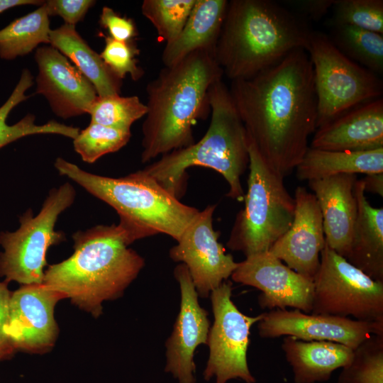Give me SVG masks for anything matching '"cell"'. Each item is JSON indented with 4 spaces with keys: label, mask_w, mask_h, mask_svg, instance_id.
<instances>
[{
    "label": "cell",
    "mask_w": 383,
    "mask_h": 383,
    "mask_svg": "<svg viewBox=\"0 0 383 383\" xmlns=\"http://www.w3.org/2000/svg\"><path fill=\"white\" fill-rule=\"evenodd\" d=\"M230 94L249 140L283 177L301 162L317 127L313 69L303 48L247 79L233 80Z\"/></svg>",
    "instance_id": "1"
},
{
    "label": "cell",
    "mask_w": 383,
    "mask_h": 383,
    "mask_svg": "<svg viewBox=\"0 0 383 383\" xmlns=\"http://www.w3.org/2000/svg\"><path fill=\"white\" fill-rule=\"evenodd\" d=\"M223 76L213 52L201 50L164 67L148 84L143 163L195 143L193 126L211 111L209 89Z\"/></svg>",
    "instance_id": "2"
},
{
    "label": "cell",
    "mask_w": 383,
    "mask_h": 383,
    "mask_svg": "<svg viewBox=\"0 0 383 383\" xmlns=\"http://www.w3.org/2000/svg\"><path fill=\"white\" fill-rule=\"evenodd\" d=\"M306 20L272 0L228 1L213 57L231 81L250 78L306 50Z\"/></svg>",
    "instance_id": "3"
},
{
    "label": "cell",
    "mask_w": 383,
    "mask_h": 383,
    "mask_svg": "<svg viewBox=\"0 0 383 383\" xmlns=\"http://www.w3.org/2000/svg\"><path fill=\"white\" fill-rule=\"evenodd\" d=\"M74 252L45 271L43 284L81 309L99 317L102 304L121 296L145 260L119 225H99L73 236Z\"/></svg>",
    "instance_id": "4"
},
{
    "label": "cell",
    "mask_w": 383,
    "mask_h": 383,
    "mask_svg": "<svg viewBox=\"0 0 383 383\" xmlns=\"http://www.w3.org/2000/svg\"><path fill=\"white\" fill-rule=\"evenodd\" d=\"M211 121L204 135L194 144L162 155L142 170L175 198L187 189V170L193 166L211 168L228 182L227 196L244 199L241 177L249 165V140L229 88L222 79L209 89Z\"/></svg>",
    "instance_id": "5"
},
{
    "label": "cell",
    "mask_w": 383,
    "mask_h": 383,
    "mask_svg": "<svg viewBox=\"0 0 383 383\" xmlns=\"http://www.w3.org/2000/svg\"><path fill=\"white\" fill-rule=\"evenodd\" d=\"M66 176L113 208L130 241L163 233L177 241L199 210L182 203L142 170L123 177L101 176L57 157L54 163Z\"/></svg>",
    "instance_id": "6"
},
{
    "label": "cell",
    "mask_w": 383,
    "mask_h": 383,
    "mask_svg": "<svg viewBox=\"0 0 383 383\" xmlns=\"http://www.w3.org/2000/svg\"><path fill=\"white\" fill-rule=\"evenodd\" d=\"M248 151L245 206L237 213L227 241L229 249L245 257L269 251L291 226L295 210L284 177L268 165L250 140Z\"/></svg>",
    "instance_id": "7"
},
{
    "label": "cell",
    "mask_w": 383,
    "mask_h": 383,
    "mask_svg": "<svg viewBox=\"0 0 383 383\" xmlns=\"http://www.w3.org/2000/svg\"><path fill=\"white\" fill-rule=\"evenodd\" d=\"M76 192L66 182L49 192L40 212L31 209L19 218L20 226L13 232L0 233V277L23 285L43 283L49 248L65 240L64 234L55 229L58 216L74 202Z\"/></svg>",
    "instance_id": "8"
},
{
    "label": "cell",
    "mask_w": 383,
    "mask_h": 383,
    "mask_svg": "<svg viewBox=\"0 0 383 383\" xmlns=\"http://www.w3.org/2000/svg\"><path fill=\"white\" fill-rule=\"evenodd\" d=\"M306 50L313 69L317 128L382 94L379 76L344 55L328 35L312 30Z\"/></svg>",
    "instance_id": "9"
},
{
    "label": "cell",
    "mask_w": 383,
    "mask_h": 383,
    "mask_svg": "<svg viewBox=\"0 0 383 383\" xmlns=\"http://www.w3.org/2000/svg\"><path fill=\"white\" fill-rule=\"evenodd\" d=\"M313 285L311 313L383 323V282L370 278L326 243Z\"/></svg>",
    "instance_id": "10"
},
{
    "label": "cell",
    "mask_w": 383,
    "mask_h": 383,
    "mask_svg": "<svg viewBox=\"0 0 383 383\" xmlns=\"http://www.w3.org/2000/svg\"><path fill=\"white\" fill-rule=\"evenodd\" d=\"M232 284L225 281L210 294L214 320L207 339L209 355L204 378L209 381L215 377V383L234 379L255 383L248 365L247 351L251 327L262 313H243L232 301Z\"/></svg>",
    "instance_id": "11"
},
{
    "label": "cell",
    "mask_w": 383,
    "mask_h": 383,
    "mask_svg": "<svg viewBox=\"0 0 383 383\" xmlns=\"http://www.w3.org/2000/svg\"><path fill=\"white\" fill-rule=\"evenodd\" d=\"M216 208V205H209L199 211L169 251L173 261L187 266L196 291L202 298L208 297L227 280L238 265L218 242L219 232L213 227Z\"/></svg>",
    "instance_id": "12"
},
{
    "label": "cell",
    "mask_w": 383,
    "mask_h": 383,
    "mask_svg": "<svg viewBox=\"0 0 383 383\" xmlns=\"http://www.w3.org/2000/svg\"><path fill=\"white\" fill-rule=\"evenodd\" d=\"M62 299L43 283L23 285L12 292L4 333L13 352L43 353L54 345L59 333L55 308Z\"/></svg>",
    "instance_id": "13"
},
{
    "label": "cell",
    "mask_w": 383,
    "mask_h": 383,
    "mask_svg": "<svg viewBox=\"0 0 383 383\" xmlns=\"http://www.w3.org/2000/svg\"><path fill=\"white\" fill-rule=\"evenodd\" d=\"M231 277L236 283L260 290L258 301L263 309L291 307L311 313L313 280L290 269L270 251L245 257Z\"/></svg>",
    "instance_id": "14"
},
{
    "label": "cell",
    "mask_w": 383,
    "mask_h": 383,
    "mask_svg": "<svg viewBox=\"0 0 383 383\" xmlns=\"http://www.w3.org/2000/svg\"><path fill=\"white\" fill-rule=\"evenodd\" d=\"M265 338L292 336L304 341H331L353 350L372 335H383V323L366 322L300 310L274 309L263 313L257 325Z\"/></svg>",
    "instance_id": "15"
},
{
    "label": "cell",
    "mask_w": 383,
    "mask_h": 383,
    "mask_svg": "<svg viewBox=\"0 0 383 383\" xmlns=\"http://www.w3.org/2000/svg\"><path fill=\"white\" fill-rule=\"evenodd\" d=\"M174 276L179 285L181 303L172 333L166 342L165 371L179 383H195L194 352L199 345L207 343L211 323L207 311L199 304L187 266L178 265Z\"/></svg>",
    "instance_id": "16"
},
{
    "label": "cell",
    "mask_w": 383,
    "mask_h": 383,
    "mask_svg": "<svg viewBox=\"0 0 383 383\" xmlns=\"http://www.w3.org/2000/svg\"><path fill=\"white\" fill-rule=\"evenodd\" d=\"M35 60L36 93L45 97L53 113L64 119L89 113L98 97L96 91L65 56L45 45L36 50Z\"/></svg>",
    "instance_id": "17"
},
{
    "label": "cell",
    "mask_w": 383,
    "mask_h": 383,
    "mask_svg": "<svg viewBox=\"0 0 383 383\" xmlns=\"http://www.w3.org/2000/svg\"><path fill=\"white\" fill-rule=\"evenodd\" d=\"M295 210L289 228L269 251L295 272L313 280L326 240L315 195L303 187L294 193Z\"/></svg>",
    "instance_id": "18"
},
{
    "label": "cell",
    "mask_w": 383,
    "mask_h": 383,
    "mask_svg": "<svg viewBox=\"0 0 383 383\" xmlns=\"http://www.w3.org/2000/svg\"><path fill=\"white\" fill-rule=\"evenodd\" d=\"M310 148L362 152L383 148V99L363 103L318 128Z\"/></svg>",
    "instance_id": "19"
},
{
    "label": "cell",
    "mask_w": 383,
    "mask_h": 383,
    "mask_svg": "<svg viewBox=\"0 0 383 383\" xmlns=\"http://www.w3.org/2000/svg\"><path fill=\"white\" fill-rule=\"evenodd\" d=\"M356 181V174H342L308 182L321 213L326 243L345 258L357 214Z\"/></svg>",
    "instance_id": "20"
},
{
    "label": "cell",
    "mask_w": 383,
    "mask_h": 383,
    "mask_svg": "<svg viewBox=\"0 0 383 383\" xmlns=\"http://www.w3.org/2000/svg\"><path fill=\"white\" fill-rule=\"evenodd\" d=\"M354 191L357 214L345 259L372 279L383 282V209L369 203L361 179H357Z\"/></svg>",
    "instance_id": "21"
},
{
    "label": "cell",
    "mask_w": 383,
    "mask_h": 383,
    "mask_svg": "<svg viewBox=\"0 0 383 383\" xmlns=\"http://www.w3.org/2000/svg\"><path fill=\"white\" fill-rule=\"evenodd\" d=\"M282 349L292 367L294 383L328 381L333 372L348 365L354 350L331 341H304L292 336L284 338Z\"/></svg>",
    "instance_id": "22"
},
{
    "label": "cell",
    "mask_w": 383,
    "mask_h": 383,
    "mask_svg": "<svg viewBox=\"0 0 383 383\" xmlns=\"http://www.w3.org/2000/svg\"><path fill=\"white\" fill-rule=\"evenodd\" d=\"M228 3L227 0H196L179 35L165 44L161 58L164 67L172 66L201 50L213 55Z\"/></svg>",
    "instance_id": "23"
},
{
    "label": "cell",
    "mask_w": 383,
    "mask_h": 383,
    "mask_svg": "<svg viewBox=\"0 0 383 383\" xmlns=\"http://www.w3.org/2000/svg\"><path fill=\"white\" fill-rule=\"evenodd\" d=\"M50 44L65 56L91 83L97 95L120 94L122 81L104 63L100 55L81 37L75 26L64 24L50 30Z\"/></svg>",
    "instance_id": "24"
},
{
    "label": "cell",
    "mask_w": 383,
    "mask_h": 383,
    "mask_svg": "<svg viewBox=\"0 0 383 383\" xmlns=\"http://www.w3.org/2000/svg\"><path fill=\"white\" fill-rule=\"evenodd\" d=\"M301 181H312L342 174L383 172V148L350 152L330 151L309 148L296 167Z\"/></svg>",
    "instance_id": "25"
},
{
    "label": "cell",
    "mask_w": 383,
    "mask_h": 383,
    "mask_svg": "<svg viewBox=\"0 0 383 383\" xmlns=\"http://www.w3.org/2000/svg\"><path fill=\"white\" fill-rule=\"evenodd\" d=\"M33 84V77L28 69H24L9 97L0 106V148L23 137L35 134H57L74 139L79 133V128L70 126L56 121L43 125L35 123L34 115L28 114L17 123L9 125L6 119L18 104L28 98L27 90Z\"/></svg>",
    "instance_id": "26"
},
{
    "label": "cell",
    "mask_w": 383,
    "mask_h": 383,
    "mask_svg": "<svg viewBox=\"0 0 383 383\" xmlns=\"http://www.w3.org/2000/svg\"><path fill=\"white\" fill-rule=\"evenodd\" d=\"M50 20L44 3L0 30V57L12 60L31 52L40 44H50Z\"/></svg>",
    "instance_id": "27"
},
{
    "label": "cell",
    "mask_w": 383,
    "mask_h": 383,
    "mask_svg": "<svg viewBox=\"0 0 383 383\" xmlns=\"http://www.w3.org/2000/svg\"><path fill=\"white\" fill-rule=\"evenodd\" d=\"M328 35L347 57L377 75L383 73V35L350 25H329Z\"/></svg>",
    "instance_id": "28"
},
{
    "label": "cell",
    "mask_w": 383,
    "mask_h": 383,
    "mask_svg": "<svg viewBox=\"0 0 383 383\" xmlns=\"http://www.w3.org/2000/svg\"><path fill=\"white\" fill-rule=\"evenodd\" d=\"M336 383H383V335H372L354 350Z\"/></svg>",
    "instance_id": "29"
},
{
    "label": "cell",
    "mask_w": 383,
    "mask_h": 383,
    "mask_svg": "<svg viewBox=\"0 0 383 383\" xmlns=\"http://www.w3.org/2000/svg\"><path fill=\"white\" fill-rule=\"evenodd\" d=\"M196 0H144L143 15L152 24L158 40L173 41L184 26Z\"/></svg>",
    "instance_id": "30"
},
{
    "label": "cell",
    "mask_w": 383,
    "mask_h": 383,
    "mask_svg": "<svg viewBox=\"0 0 383 383\" xmlns=\"http://www.w3.org/2000/svg\"><path fill=\"white\" fill-rule=\"evenodd\" d=\"M147 106L137 96L120 94L98 96L89 114L91 122L118 129L131 130L132 124L145 116Z\"/></svg>",
    "instance_id": "31"
},
{
    "label": "cell",
    "mask_w": 383,
    "mask_h": 383,
    "mask_svg": "<svg viewBox=\"0 0 383 383\" xmlns=\"http://www.w3.org/2000/svg\"><path fill=\"white\" fill-rule=\"evenodd\" d=\"M131 136V130L118 129L91 122L73 139L74 150L88 163L125 146Z\"/></svg>",
    "instance_id": "32"
},
{
    "label": "cell",
    "mask_w": 383,
    "mask_h": 383,
    "mask_svg": "<svg viewBox=\"0 0 383 383\" xmlns=\"http://www.w3.org/2000/svg\"><path fill=\"white\" fill-rule=\"evenodd\" d=\"M329 25H350L383 35L382 0H335Z\"/></svg>",
    "instance_id": "33"
},
{
    "label": "cell",
    "mask_w": 383,
    "mask_h": 383,
    "mask_svg": "<svg viewBox=\"0 0 383 383\" xmlns=\"http://www.w3.org/2000/svg\"><path fill=\"white\" fill-rule=\"evenodd\" d=\"M140 50L134 41L122 42L113 39L110 36L105 38V45L100 57L119 79L125 78L128 74L133 80L140 79L143 70L138 65L136 56Z\"/></svg>",
    "instance_id": "34"
},
{
    "label": "cell",
    "mask_w": 383,
    "mask_h": 383,
    "mask_svg": "<svg viewBox=\"0 0 383 383\" xmlns=\"http://www.w3.org/2000/svg\"><path fill=\"white\" fill-rule=\"evenodd\" d=\"M99 23L108 30L109 36L116 40L132 41L138 34L133 19L121 16L108 6L102 8Z\"/></svg>",
    "instance_id": "35"
},
{
    "label": "cell",
    "mask_w": 383,
    "mask_h": 383,
    "mask_svg": "<svg viewBox=\"0 0 383 383\" xmlns=\"http://www.w3.org/2000/svg\"><path fill=\"white\" fill-rule=\"evenodd\" d=\"M95 3L93 0H48L45 5L49 16H59L65 24L75 26Z\"/></svg>",
    "instance_id": "36"
},
{
    "label": "cell",
    "mask_w": 383,
    "mask_h": 383,
    "mask_svg": "<svg viewBox=\"0 0 383 383\" xmlns=\"http://www.w3.org/2000/svg\"><path fill=\"white\" fill-rule=\"evenodd\" d=\"M334 2L335 0H285L281 4L306 21H318Z\"/></svg>",
    "instance_id": "37"
},
{
    "label": "cell",
    "mask_w": 383,
    "mask_h": 383,
    "mask_svg": "<svg viewBox=\"0 0 383 383\" xmlns=\"http://www.w3.org/2000/svg\"><path fill=\"white\" fill-rule=\"evenodd\" d=\"M8 283L0 282V357L6 359L13 354L4 333V327L7 321L10 299L12 292L8 289Z\"/></svg>",
    "instance_id": "38"
},
{
    "label": "cell",
    "mask_w": 383,
    "mask_h": 383,
    "mask_svg": "<svg viewBox=\"0 0 383 383\" xmlns=\"http://www.w3.org/2000/svg\"><path fill=\"white\" fill-rule=\"evenodd\" d=\"M361 180L365 192H370L383 196V172L366 174Z\"/></svg>",
    "instance_id": "39"
},
{
    "label": "cell",
    "mask_w": 383,
    "mask_h": 383,
    "mask_svg": "<svg viewBox=\"0 0 383 383\" xmlns=\"http://www.w3.org/2000/svg\"><path fill=\"white\" fill-rule=\"evenodd\" d=\"M43 3V1L38 0H0V13L18 6L42 5Z\"/></svg>",
    "instance_id": "40"
},
{
    "label": "cell",
    "mask_w": 383,
    "mask_h": 383,
    "mask_svg": "<svg viewBox=\"0 0 383 383\" xmlns=\"http://www.w3.org/2000/svg\"><path fill=\"white\" fill-rule=\"evenodd\" d=\"M2 360V359H1V357H0V360Z\"/></svg>",
    "instance_id": "41"
}]
</instances>
